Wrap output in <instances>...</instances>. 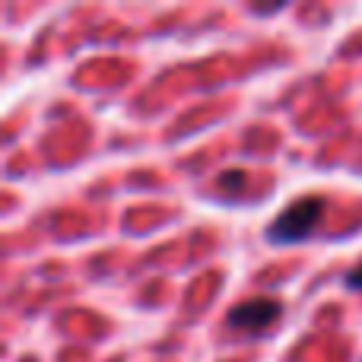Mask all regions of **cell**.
I'll return each instance as SVG.
<instances>
[{
  "mask_svg": "<svg viewBox=\"0 0 362 362\" xmlns=\"http://www.w3.org/2000/svg\"><path fill=\"white\" fill-rule=\"evenodd\" d=\"M327 213V200L321 194H305V197H296L276 213L274 219L264 229V238L276 248H289V245H302L305 238L315 235V229L321 226Z\"/></svg>",
  "mask_w": 362,
  "mask_h": 362,
  "instance_id": "cell-1",
  "label": "cell"
},
{
  "mask_svg": "<svg viewBox=\"0 0 362 362\" xmlns=\"http://www.w3.org/2000/svg\"><path fill=\"white\" fill-rule=\"evenodd\" d=\"M280 318H283L280 302L267 299V296H257V299H242L238 305H232L229 315H226V327L242 334H264Z\"/></svg>",
  "mask_w": 362,
  "mask_h": 362,
  "instance_id": "cell-2",
  "label": "cell"
},
{
  "mask_svg": "<svg viewBox=\"0 0 362 362\" xmlns=\"http://www.w3.org/2000/svg\"><path fill=\"white\" fill-rule=\"evenodd\" d=\"M344 286H346V289H353V293H362V261L356 264V267H350V270H346V276H344Z\"/></svg>",
  "mask_w": 362,
  "mask_h": 362,
  "instance_id": "cell-3",
  "label": "cell"
}]
</instances>
